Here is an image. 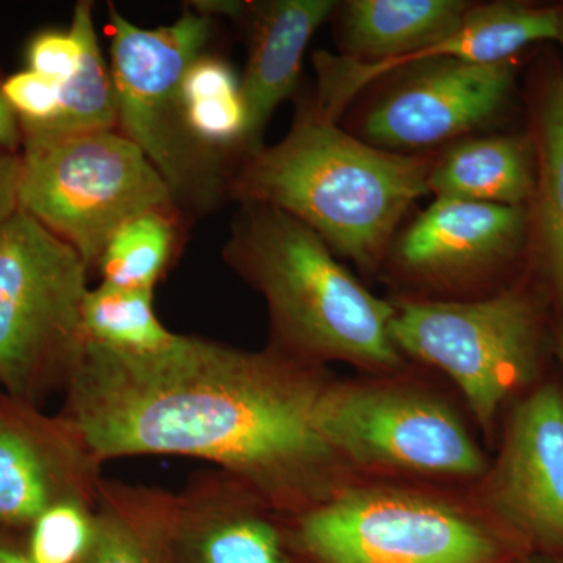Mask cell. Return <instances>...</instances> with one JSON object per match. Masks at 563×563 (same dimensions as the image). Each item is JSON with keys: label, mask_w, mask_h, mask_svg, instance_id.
Listing matches in <instances>:
<instances>
[{"label": "cell", "mask_w": 563, "mask_h": 563, "mask_svg": "<svg viewBox=\"0 0 563 563\" xmlns=\"http://www.w3.org/2000/svg\"><path fill=\"white\" fill-rule=\"evenodd\" d=\"M0 563H33L27 553L10 547L7 543H0Z\"/></svg>", "instance_id": "cell-29"}, {"label": "cell", "mask_w": 563, "mask_h": 563, "mask_svg": "<svg viewBox=\"0 0 563 563\" xmlns=\"http://www.w3.org/2000/svg\"><path fill=\"white\" fill-rule=\"evenodd\" d=\"M111 77L122 133L144 152L173 196L203 201L217 187L214 152L202 150L185 128L180 87L202 55L211 21L187 10L161 29H141L110 5Z\"/></svg>", "instance_id": "cell-9"}, {"label": "cell", "mask_w": 563, "mask_h": 563, "mask_svg": "<svg viewBox=\"0 0 563 563\" xmlns=\"http://www.w3.org/2000/svg\"><path fill=\"white\" fill-rule=\"evenodd\" d=\"M21 157L0 152V228L20 210Z\"/></svg>", "instance_id": "cell-26"}, {"label": "cell", "mask_w": 563, "mask_h": 563, "mask_svg": "<svg viewBox=\"0 0 563 563\" xmlns=\"http://www.w3.org/2000/svg\"><path fill=\"white\" fill-rule=\"evenodd\" d=\"M525 222L521 207L437 198L399 239L396 262L424 284H466L512 257Z\"/></svg>", "instance_id": "cell-14"}, {"label": "cell", "mask_w": 563, "mask_h": 563, "mask_svg": "<svg viewBox=\"0 0 563 563\" xmlns=\"http://www.w3.org/2000/svg\"><path fill=\"white\" fill-rule=\"evenodd\" d=\"M177 493L103 477L81 563H173Z\"/></svg>", "instance_id": "cell-16"}, {"label": "cell", "mask_w": 563, "mask_h": 563, "mask_svg": "<svg viewBox=\"0 0 563 563\" xmlns=\"http://www.w3.org/2000/svg\"><path fill=\"white\" fill-rule=\"evenodd\" d=\"M185 128L202 150L243 143L246 110L242 81L228 63L201 55L185 73L180 87Z\"/></svg>", "instance_id": "cell-19"}, {"label": "cell", "mask_w": 563, "mask_h": 563, "mask_svg": "<svg viewBox=\"0 0 563 563\" xmlns=\"http://www.w3.org/2000/svg\"><path fill=\"white\" fill-rule=\"evenodd\" d=\"M21 140L20 120L3 96L2 84H0V152L13 154L20 146Z\"/></svg>", "instance_id": "cell-27"}, {"label": "cell", "mask_w": 563, "mask_h": 563, "mask_svg": "<svg viewBox=\"0 0 563 563\" xmlns=\"http://www.w3.org/2000/svg\"><path fill=\"white\" fill-rule=\"evenodd\" d=\"M555 351H558L559 362H561L563 372V321L559 325L558 336H555Z\"/></svg>", "instance_id": "cell-31"}, {"label": "cell", "mask_w": 563, "mask_h": 563, "mask_svg": "<svg viewBox=\"0 0 563 563\" xmlns=\"http://www.w3.org/2000/svg\"><path fill=\"white\" fill-rule=\"evenodd\" d=\"M81 322L87 340L124 354H152L168 347L177 336L155 314L154 291L103 284L85 295Z\"/></svg>", "instance_id": "cell-20"}, {"label": "cell", "mask_w": 563, "mask_h": 563, "mask_svg": "<svg viewBox=\"0 0 563 563\" xmlns=\"http://www.w3.org/2000/svg\"><path fill=\"white\" fill-rule=\"evenodd\" d=\"M224 258L265 299L269 346L324 368L344 363L368 376L407 368L391 336L395 303L366 290L301 221L246 203Z\"/></svg>", "instance_id": "cell-2"}, {"label": "cell", "mask_w": 563, "mask_h": 563, "mask_svg": "<svg viewBox=\"0 0 563 563\" xmlns=\"http://www.w3.org/2000/svg\"><path fill=\"white\" fill-rule=\"evenodd\" d=\"M20 209L73 246L95 269L124 222L172 210L174 196L124 133H22Z\"/></svg>", "instance_id": "cell-8"}, {"label": "cell", "mask_w": 563, "mask_h": 563, "mask_svg": "<svg viewBox=\"0 0 563 563\" xmlns=\"http://www.w3.org/2000/svg\"><path fill=\"white\" fill-rule=\"evenodd\" d=\"M335 7L331 0H273L255 7L250 58L240 80L246 110L243 143L252 154L261 150L274 110L295 91L307 44Z\"/></svg>", "instance_id": "cell-15"}, {"label": "cell", "mask_w": 563, "mask_h": 563, "mask_svg": "<svg viewBox=\"0 0 563 563\" xmlns=\"http://www.w3.org/2000/svg\"><path fill=\"white\" fill-rule=\"evenodd\" d=\"M510 563H563V559L550 558V555L526 554Z\"/></svg>", "instance_id": "cell-30"}, {"label": "cell", "mask_w": 563, "mask_h": 563, "mask_svg": "<svg viewBox=\"0 0 563 563\" xmlns=\"http://www.w3.org/2000/svg\"><path fill=\"white\" fill-rule=\"evenodd\" d=\"M27 57L29 69L63 85L79 68L80 41L70 29L68 32H43L33 38Z\"/></svg>", "instance_id": "cell-25"}, {"label": "cell", "mask_w": 563, "mask_h": 563, "mask_svg": "<svg viewBox=\"0 0 563 563\" xmlns=\"http://www.w3.org/2000/svg\"><path fill=\"white\" fill-rule=\"evenodd\" d=\"M70 31L80 41L79 68L60 88V111L54 121L40 128H21L22 133H77L111 131L118 125V102L111 70L103 60L92 22V3L74 9Z\"/></svg>", "instance_id": "cell-18"}, {"label": "cell", "mask_w": 563, "mask_h": 563, "mask_svg": "<svg viewBox=\"0 0 563 563\" xmlns=\"http://www.w3.org/2000/svg\"><path fill=\"white\" fill-rule=\"evenodd\" d=\"M428 188L437 198L521 207L533 190L528 147L507 136L463 141L431 168Z\"/></svg>", "instance_id": "cell-17"}, {"label": "cell", "mask_w": 563, "mask_h": 563, "mask_svg": "<svg viewBox=\"0 0 563 563\" xmlns=\"http://www.w3.org/2000/svg\"><path fill=\"white\" fill-rule=\"evenodd\" d=\"M512 60L426 63L366 113L363 133L380 150L433 146L492 120L514 87Z\"/></svg>", "instance_id": "cell-12"}, {"label": "cell", "mask_w": 563, "mask_h": 563, "mask_svg": "<svg viewBox=\"0 0 563 563\" xmlns=\"http://www.w3.org/2000/svg\"><path fill=\"white\" fill-rule=\"evenodd\" d=\"M314 426L357 479L472 490L490 463L461 410L406 369L332 377L318 399Z\"/></svg>", "instance_id": "cell-5"}, {"label": "cell", "mask_w": 563, "mask_h": 563, "mask_svg": "<svg viewBox=\"0 0 563 563\" xmlns=\"http://www.w3.org/2000/svg\"><path fill=\"white\" fill-rule=\"evenodd\" d=\"M29 558L33 563H81L95 528V509L79 503L52 506L33 521Z\"/></svg>", "instance_id": "cell-23"}, {"label": "cell", "mask_w": 563, "mask_h": 563, "mask_svg": "<svg viewBox=\"0 0 563 563\" xmlns=\"http://www.w3.org/2000/svg\"><path fill=\"white\" fill-rule=\"evenodd\" d=\"M431 168L424 158L363 143L309 109L279 144L252 154L233 192L290 214L329 250L373 272L406 211L429 192Z\"/></svg>", "instance_id": "cell-3"}, {"label": "cell", "mask_w": 563, "mask_h": 563, "mask_svg": "<svg viewBox=\"0 0 563 563\" xmlns=\"http://www.w3.org/2000/svg\"><path fill=\"white\" fill-rule=\"evenodd\" d=\"M540 224L548 269L563 307V84L555 85L542 117Z\"/></svg>", "instance_id": "cell-22"}, {"label": "cell", "mask_w": 563, "mask_h": 563, "mask_svg": "<svg viewBox=\"0 0 563 563\" xmlns=\"http://www.w3.org/2000/svg\"><path fill=\"white\" fill-rule=\"evenodd\" d=\"M332 377L273 346L244 351L177 333L165 350L124 354L85 340L60 415L102 463L199 459L291 517L357 479L314 426Z\"/></svg>", "instance_id": "cell-1"}, {"label": "cell", "mask_w": 563, "mask_h": 563, "mask_svg": "<svg viewBox=\"0 0 563 563\" xmlns=\"http://www.w3.org/2000/svg\"><path fill=\"white\" fill-rule=\"evenodd\" d=\"M103 463L62 415L0 391V525L32 526L63 503L95 509Z\"/></svg>", "instance_id": "cell-11"}, {"label": "cell", "mask_w": 563, "mask_h": 563, "mask_svg": "<svg viewBox=\"0 0 563 563\" xmlns=\"http://www.w3.org/2000/svg\"><path fill=\"white\" fill-rule=\"evenodd\" d=\"M395 303L391 336L402 357L437 369L461 393L474 426L493 442L503 410L539 379L543 329L523 291L476 301Z\"/></svg>", "instance_id": "cell-6"}, {"label": "cell", "mask_w": 563, "mask_h": 563, "mask_svg": "<svg viewBox=\"0 0 563 563\" xmlns=\"http://www.w3.org/2000/svg\"><path fill=\"white\" fill-rule=\"evenodd\" d=\"M195 5V10L198 11V13L203 14V16L210 18L211 14H228V16H239V14H242L244 9H246V3L242 2H210V0H207V2H195L192 3Z\"/></svg>", "instance_id": "cell-28"}, {"label": "cell", "mask_w": 563, "mask_h": 563, "mask_svg": "<svg viewBox=\"0 0 563 563\" xmlns=\"http://www.w3.org/2000/svg\"><path fill=\"white\" fill-rule=\"evenodd\" d=\"M176 243L169 210H150L111 235L99 257L101 284L122 290L154 291L168 268Z\"/></svg>", "instance_id": "cell-21"}, {"label": "cell", "mask_w": 563, "mask_h": 563, "mask_svg": "<svg viewBox=\"0 0 563 563\" xmlns=\"http://www.w3.org/2000/svg\"><path fill=\"white\" fill-rule=\"evenodd\" d=\"M60 88L57 81L31 69L14 74L2 84L3 96L21 128H40L54 121L60 111Z\"/></svg>", "instance_id": "cell-24"}, {"label": "cell", "mask_w": 563, "mask_h": 563, "mask_svg": "<svg viewBox=\"0 0 563 563\" xmlns=\"http://www.w3.org/2000/svg\"><path fill=\"white\" fill-rule=\"evenodd\" d=\"M474 498L528 554L563 559V387L537 385L504 422Z\"/></svg>", "instance_id": "cell-10"}, {"label": "cell", "mask_w": 563, "mask_h": 563, "mask_svg": "<svg viewBox=\"0 0 563 563\" xmlns=\"http://www.w3.org/2000/svg\"><path fill=\"white\" fill-rule=\"evenodd\" d=\"M85 262L21 209L0 228V390L35 404L66 390L84 351Z\"/></svg>", "instance_id": "cell-7"}, {"label": "cell", "mask_w": 563, "mask_h": 563, "mask_svg": "<svg viewBox=\"0 0 563 563\" xmlns=\"http://www.w3.org/2000/svg\"><path fill=\"white\" fill-rule=\"evenodd\" d=\"M173 563H303L285 515L222 470L191 474L177 493Z\"/></svg>", "instance_id": "cell-13"}, {"label": "cell", "mask_w": 563, "mask_h": 563, "mask_svg": "<svg viewBox=\"0 0 563 563\" xmlns=\"http://www.w3.org/2000/svg\"><path fill=\"white\" fill-rule=\"evenodd\" d=\"M558 40L561 41L563 46V13H561V24H559Z\"/></svg>", "instance_id": "cell-32"}, {"label": "cell", "mask_w": 563, "mask_h": 563, "mask_svg": "<svg viewBox=\"0 0 563 563\" xmlns=\"http://www.w3.org/2000/svg\"><path fill=\"white\" fill-rule=\"evenodd\" d=\"M303 563H510L526 551L472 490L354 479L328 501L285 515Z\"/></svg>", "instance_id": "cell-4"}]
</instances>
